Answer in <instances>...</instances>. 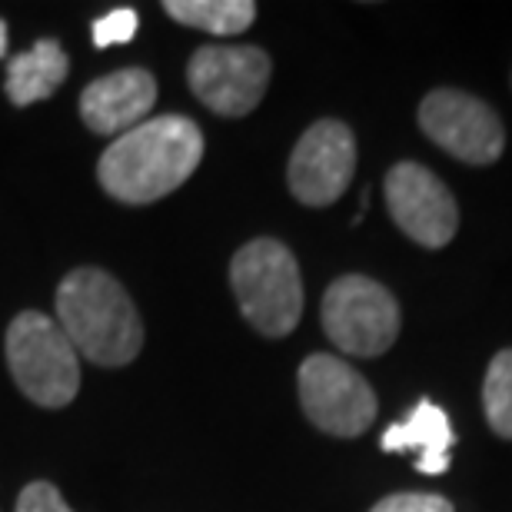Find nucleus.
<instances>
[{"label": "nucleus", "mask_w": 512, "mask_h": 512, "mask_svg": "<svg viewBox=\"0 0 512 512\" xmlns=\"http://www.w3.org/2000/svg\"><path fill=\"white\" fill-rule=\"evenodd\" d=\"M163 10L183 27H197L213 37H237L256 20L253 0H167Z\"/></svg>", "instance_id": "4468645a"}, {"label": "nucleus", "mask_w": 512, "mask_h": 512, "mask_svg": "<svg viewBox=\"0 0 512 512\" xmlns=\"http://www.w3.org/2000/svg\"><path fill=\"white\" fill-rule=\"evenodd\" d=\"M4 50H7V24L0 20V57H4Z\"/></svg>", "instance_id": "6ab92c4d"}, {"label": "nucleus", "mask_w": 512, "mask_h": 512, "mask_svg": "<svg viewBox=\"0 0 512 512\" xmlns=\"http://www.w3.org/2000/svg\"><path fill=\"white\" fill-rule=\"evenodd\" d=\"M323 330L346 356H380L399 336L393 293L370 276H340L323 296Z\"/></svg>", "instance_id": "39448f33"}, {"label": "nucleus", "mask_w": 512, "mask_h": 512, "mask_svg": "<svg viewBox=\"0 0 512 512\" xmlns=\"http://www.w3.org/2000/svg\"><path fill=\"white\" fill-rule=\"evenodd\" d=\"M300 403L316 429L340 439L363 436L376 419L373 386L350 363L330 353H313L303 360Z\"/></svg>", "instance_id": "423d86ee"}, {"label": "nucleus", "mask_w": 512, "mask_h": 512, "mask_svg": "<svg viewBox=\"0 0 512 512\" xmlns=\"http://www.w3.org/2000/svg\"><path fill=\"white\" fill-rule=\"evenodd\" d=\"M7 366L30 403L60 409L80 389V360L67 333L47 313L24 310L7 326Z\"/></svg>", "instance_id": "20e7f679"}, {"label": "nucleus", "mask_w": 512, "mask_h": 512, "mask_svg": "<svg viewBox=\"0 0 512 512\" xmlns=\"http://www.w3.org/2000/svg\"><path fill=\"white\" fill-rule=\"evenodd\" d=\"M17 512H74L54 483H30L17 499Z\"/></svg>", "instance_id": "a211bd4d"}, {"label": "nucleus", "mask_w": 512, "mask_h": 512, "mask_svg": "<svg viewBox=\"0 0 512 512\" xmlns=\"http://www.w3.org/2000/svg\"><path fill=\"white\" fill-rule=\"evenodd\" d=\"M70 60L57 40H37L34 50L14 57L7 64V97L14 107H30L47 100L67 80Z\"/></svg>", "instance_id": "ddd939ff"}, {"label": "nucleus", "mask_w": 512, "mask_h": 512, "mask_svg": "<svg viewBox=\"0 0 512 512\" xmlns=\"http://www.w3.org/2000/svg\"><path fill=\"white\" fill-rule=\"evenodd\" d=\"M270 57L247 44H207L190 57L187 80L203 107L220 117H247L270 84Z\"/></svg>", "instance_id": "0eeeda50"}, {"label": "nucleus", "mask_w": 512, "mask_h": 512, "mask_svg": "<svg viewBox=\"0 0 512 512\" xmlns=\"http://www.w3.org/2000/svg\"><path fill=\"white\" fill-rule=\"evenodd\" d=\"M137 10L133 7H117L104 14L100 20H94V44L104 50V47H114V44H127L137 34Z\"/></svg>", "instance_id": "dca6fc26"}, {"label": "nucleus", "mask_w": 512, "mask_h": 512, "mask_svg": "<svg viewBox=\"0 0 512 512\" xmlns=\"http://www.w3.org/2000/svg\"><path fill=\"white\" fill-rule=\"evenodd\" d=\"M356 173V137L343 120H316L293 147L286 183L306 207H330Z\"/></svg>", "instance_id": "9d476101"}, {"label": "nucleus", "mask_w": 512, "mask_h": 512, "mask_svg": "<svg viewBox=\"0 0 512 512\" xmlns=\"http://www.w3.org/2000/svg\"><path fill=\"white\" fill-rule=\"evenodd\" d=\"M483 406L486 419L496 436L512 439V350L493 356L483 383Z\"/></svg>", "instance_id": "2eb2a0df"}, {"label": "nucleus", "mask_w": 512, "mask_h": 512, "mask_svg": "<svg viewBox=\"0 0 512 512\" xmlns=\"http://www.w3.org/2000/svg\"><path fill=\"white\" fill-rule=\"evenodd\" d=\"M370 512H453V503L433 493H393L380 499Z\"/></svg>", "instance_id": "f3484780"}, {"label": "nucleus", "mask_w": 512, "mask_h": 512, "mask_svg": "<svg viewBox=\"0 0 512 512\" xmlns=\"http://www.w3.org/2000/svg\"><path fill=\"white\" fill-rule=\"evenodd\" d=\"M57 326L77 356L97 366H127L143 346V323L130 293L94 266L67 273L57 286Z\"/></svg>", "instance_id": "f03ea898"}, {"label": "nucleus", "mask_w": 512, "mask_h": 512, "mask_svg": "<svg viewBox=\"0 0 512 512\" xmlns=\"http://www.w3.org/2000/svg\"><path fill=\"white\" fill-rule=\"evenodd\" d=\"M386 207L396 227L426 250L446 247L459 230L456 197L423 163L403 160L386 173Z\"/></svg>", "instance_id": "1a4fd4ad"}, {"label": "nucleus", "mask_w": 512, "mask_h": 512, "mask_svg": "<svg viewBox=\"0 0 512 512\" xmlns=\"http://www.w3.org/2000/svg\"><path fill=\"white\" fill-rule=\"evenodd\" d=\"M203 160V133L190 117L143 120L104 150L97 180L120 203H153L183 187Z\"/></svg>", "instance_id": "f257e3e1"}, {"label": "nucleus", "mask_w": 512, "mask_h": 512, "mask_svg": "<svg viewBox=\"0 0 512 512\" xmlns=\"http://www.w3.org/2000/svg\"><path fill=\"white\" fill-rule=\"evenodd\" d=\"M157 104V80L150 70L127 67L94 80L80 94V117L94 133H127Z\"/></svg>", "instance_id": "9b49d317"}, {"label": "nucleus", "mask_w": 512, "mask_h": 512, "mask_svg": "<svg viewBox=\"0 0 512 512\" xmlns=\"http://www.w3.org/2000/svg\"><path fill=\"white\" fill-rule=\"evenodd\" d=\"M419 127L433 143H439L456 160L486 167L503 157L506 130L503 120L486 100H479L466 90H433L419 104Z\"/></svg>", "instance_id": "6e6552de"}, {"label": "nucleus", "mask_w": 512, "mask_h": 512, "mask_svg": "<svg viewBox=\"0 0 512 512\" xmlns=\"http://www.w3.org/2000/svg\"><path fill=\"white\" fill-rule=\"evenodd\" d=\"M380 446H383V453L416 449L419 473L443 476L446 466H449V449H453V426H449V416L436 403L419 399L413 413L386 429Z\"/></svg>", "instance_id": "f8f14e48"}, {"label": "nucleus", "mask_w": 512, "mask_h": 512, "mask_svg": "<svg viewBox=\"0 0 512 512\" xmlns=\"http://www.w3.org/2000/svg\"><path fill=\"white\" fill-rule=\"evenodd\" d=\"M230 286L240 313L263 336H286L303 316V280L296 256L280 240L260 237L233 253Z\"/></svg>", "instance_id": "7ed1b4c3"}]
</instances>
